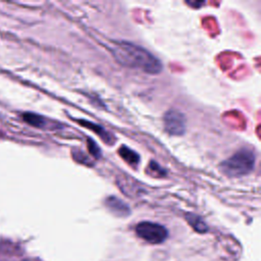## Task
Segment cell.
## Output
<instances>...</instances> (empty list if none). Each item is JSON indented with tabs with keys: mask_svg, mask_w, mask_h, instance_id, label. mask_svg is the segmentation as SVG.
<instances>
[{
	"mask_svg": "<svg viewBox=\"0 0 261 261\" xmlns=\"http://www.w3.org/2000/svg\"><path fill=\"white\" fill-rule=\"evenodd\" d=\"M114 59L122 66L139 69L149 74L162 70L161 61L144 47L126 41H116L111 47Z\"/></svg>",
	"mask_w": 261,
	"mask_h": 261,
	"instance_id": "cell-1",
	"label": "cell"
},
{
	"mask_svg": "<svg viewBox=\"0 0 261 261\" xmlns=\"http://www.w3.org/2000/svg\"><path fill=\"white\" fill-rule=\"evenodd\" d=\"M256 155L248 148H243L223 160L219 164V170L228 177H241L252 172L255 166Z\"/></svg>",
	"mask_w": 261,
	"mask_h": 261,
	"instance_id": "cell-2",
	"label": "cell"
},
{
	"mask_svg": "<svg viewBox=\"0 0 261 261\" xmlns=\"http://www.w3.org/2000/svg\"><path fill=\"white\" fill-rule=\"evenodd\" d=\"M136 232L139 238L151 244H160L165 241L168 236V231L163 225L151 221H142L138 223Z\"/></svg>",
	"mask_w": 261,
	"mask_h": 261,
	"instance_id": "cell-3",
	"label": "cell"
},
{
	"mask_svg": "<svg viewBox=\"0 0 261 261\" xmlns=\"http://www.w3.org/2000/svg\"><path fill=\"white\" fill-rule=\"evenodd\" d=\"M165 132L170 136H181L186 132L187 119L182 112L176 109H169L163 116Z\"/></svg>",
	"mask_w": 261,
	"mask_h": 261,
	"instance_id": "cell-4",
	"label": "cell"
},
{
	"mask_svg": "<svg viewBox=\"0 0 261 261\" xmlns=\"http://www.w3.org/2000/svg\"><path fill=\"white\" fill-rule=\"evenodd\" d=\"M105 205L109 208V210H111L116 215L125 216V215L129 214L128 206L125 203H123L120 199H118L116 197L110 196V197L106 198Z\"/></svg>",
	"mask_w": 261,
	"mask_h": 261,
	"instance_id": "cell-5",
	"label": "cell"
},
{
	"mask_svg": "<svg viewBox=\"0 0 261 261\" xmlns=\"http://www.w3.org/2000/svg\"><path fill=\"white\" fill-rule=\"evenodd\" d=\"M118 153L120 155V157L126 161L128 164H133V165H136L139 163L140 161V156L137 152H135L134 150L129 149L128 147L122 145L120 146V148L118 149Z\"/></svg>",
	"mask_w": 261,
	"mask_h": 261,
	"instance_id": "cell-6",
	"label": "cell"
},
{
	"mask_svg": "<svg viewBox=\"0 0 261 261\" xmlns=\"http://www.w3.org/2000/svg\"><path fill=\"white\" fill-rule=\"evenodd\" d=\"M22 118L27 123H29L35 127H44V125L46 123L45 118L43 116L33 113V112H24L22 114Z\"/></svg>",
	"mask_w": 261,
	"mask_h": 261,
	"instance_id": "cell-7",
	"label": "cell"
},
{
	"mask_svg": "<svg viewBox=\"0 0 261 261\" xmlns=\"http://www.w3.org/2000/svg\"><path fill=\"white\" fill-rule=\"evenodd\" d=\"M80 123L83 124V125H85V126H87V127L92 128L93 132H95L97 135H99V137H100L104 142H106V143H108V144H112V141H111L112 139H111L110 136L107 134V132H106L103 127H101L100 125L94 124V123L91 122V121L89 122V121H85V120H81Z\"/></svg>",
	"mask_w": 261,
	"mask_h": 261,
	"instance_id": "cell-8",
	"label": "cell"
},
{
	"mask_svg": "<svg viewBox=\"0 0 261 261\" xmlns=\"http://www.w3.org/2000/svg\"><path fill=\"white\" fill-rule=\"evenodd\" d=\"M187 219H188V221L190 222V224H191L196 230H198V231H200V232H204V231H206L207 228H208L207 225L205 224V222H204L199 216H197V215H195V214L188 213Z\"/></svg>",
	"mask_w": 261,
	"mask_h": 261,
	"instance_id": "cell-9",
	"label": "cell"
},
{
	"mask_svg": "<svg viewBox=\"0 0 261 261\" xmlns=\"http://www.w3.org/2000/svg\"><path fill=\"white\" fill-rule=\"evenodd\" d=\"M146 171L154 177H162L166 175V170L161 167L156 161H151L148 168H146Z\"/></svg>",
	"mask_w": 261,
	"mask_h": 261,
	"instance_id": "cell-10",
	"label": "cell"
},
{
	"mask_svg": "<svg viewBox=\"0 0 261 261\" xmlns=\"http://www.w3.org/2000/svg\"><path fill=\"white\" fill-rule=\"evenodd\" d=\"M88 148H89V151L92 154V156H94L95 158L101 157V150L98 148L97 144L91 139L88 140Z\"/></svg>",
	"mask_w": 261,
	"mask_h": 261,
	"instance_id": "cell-11",
	"label": "cell"
}]
</instances>
